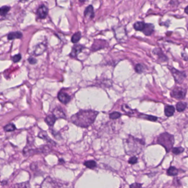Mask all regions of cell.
<instances>
[{"mask_svg":"<svg viewBox=\"0 0 188 188\" xmlns=\"http://www.w3.org/2000/svg\"><path fill=\"white\" fill-rule=\"evenodd\" d=\"M98 112L92 110H81L71 118V122L81 128H88L94 122Z\"/></svg>","mask_w":188,"mask_h":188,"instance_id":"6da1fadb","label":"cell"},{"mask_svg":"<svg viewBox=\"0 0 188 188\" xmlns=\"http://www.w3.org/2000/svg\"><path fill=\"white\" fill-rule=\"evenodd\" d=\"M145 141L142 139L135 138L132 136L125 139L124 141L125 152L128 155H136L140 153L145 145Z\"/></svg>","mask_w":188,"mask_h":188,"instance_id":"7a4b0ae2","label":"cell"},{"mask_svg":"<svg viewBox=\"0 0 188 188\" xmlns=\"http://www.w3.org/2000/svg\"><path fill=\"white\" fill-rule=\"evenodd\" d=\"M40 188H69V184L51 177H47L41 183Z\"/></svg>","mask_w":188,"mask_h":188,"instance_id":"3957f363","label":"cell"},{"mask_svg":"<svg viewBox=\"0 0 188 188\" xmlns=\"http://www.w3.org/2000/svg\"><path fill=\"white\" fill-rule=\"evenodd\" d=\"M157 143L163 146L167 152H168L173 148L174 143L173 135L168 133H163L160 134L157 138Z\"/></svg>","mask_w":188,"mask_h":188,"instance_id":"277c9868","label":"cell"},{"mask_svg":"<svg viewBox=\"0 0 188 188\" xmlns=\"http://www.w3.org/2000/svg\"><path fill=\"white\" fill-rule=\"evenodd\" d=\"M187 89L180 86H176L170 92V96L177 100H183L185 97Z\"/></svg>","mask_w":188,"mask_h":188,"instance_id":"5b68a950","label":"cell"},{"mask_svg":"<svg viewBox=\"0 0 188 188\" xmlns=\"http://www.w3.org/2000/svg\"><path fill=\"white\" fill-rule=\"evenodd\" d=\"M173 76L175 82L178 84H182L186 78V74L184 72L179 71L173 67L169 68Z\"/></svg>","mask_w":188,"mask_h":188,"instance_id":"8992f818","label":"cell"},{"mask_svg":"<svg viewBox=\"0 0 188 188\" xmlns=\"http://www.w3.org/2000/svg\"><path fill=\"white\" fill-rule=\"evenodd\" d=\"M84 46L81 45H75L72 49L71 52L70 53L69 56L72 58H76L80 52L84 49Z\"/></svg>","mask_w":188,"mask_h":188,"instance_id":"52a82bcc","label":"cell"},{"mask_svg":"<svg viewBox=\"0 0 188 188\" xmlns=\"http://www.w3.org/2000/svg\"><path fill=\"white\" fill-rule=\"evenodd\" d=\"M48 8L45 5L40 6L36 12V15L40 19L45 18L48 15Z\"/></svg>","mask_w":188,"mask_h":188,"instance_id":"ba28073f","label":"cell"},{"mask_svg":"<svg viewBox=\"0 0 188 188\" xmlns=\"http://www.w3.org/2000/svg\"><path fill=\"white\" fill-rule=\"evenodd\" d=\"M58 98L61 102L64 104L69 103L71 100V97L69 95L62 91V90L60 91L58 94Z\"/></svg>","mask_w":188,"mask_h":188,"instance_id":"9c48e42d","label":"cell"},{"mask_svg":"<svg viewBox=\"0 0 188 188\" xmlns=\"http://www.w3.org/2000/svg\"><path fill=\"white\" fill-rule=\"evenodd\" d=\"M154 26L151 23H146L144 30L142 31L146 36H150L154 33Z\"/></svg>","mask_w":188,"mask_h":188,"instance_id":"30bf717a","label":"cell"},{"mask_svg":"<svg viewBox=\"0 0 188 188\" xmlns=\"http://www.w3.org/2000/svg\"><path fill=\"white\" fill-rule=\"evenodd\" d=\"M46 49V46L43 43L39 44L36 45L34 52V54L35 56H36L41 55L44 52Z\"/></svg>","mask_w":188,"mask_h":188,"instance_id":"8fae6325","label":"cell"},{"mask_svg":"<svg viewBox=\"0 0 188 188\" xmlns=\"http://www.w3.org/2000/svg\"><path fill=\"white\" fill-rule=\"evenodd\" d=\"M53 114L55 116L57 119L66 118V115L64 112L63 111L62 109L60 107H56L54 109Z\"/></svg>","mask_w":188,"mask_h":188,"instance_id":"7c38bea8","label":"cell"},{"mask_svg":"<svg viewBox=\"0 0 188 188\" xmlns=\"http://www.w3.org/2000/svg\"><path fill=\"white\" fill-rule=\"evenodd\" d=\"M84 14L85 17H88L90 19L94 18V10L92 5H89L88 7H87L84 10Z\"/></svg>","mask_w":188,"mask_h":188,"instance_id":"4fadbf2b","label":"cell"},{"mask_svg":"<svg viewBox=\"0 0 188 188\" xmlns=\"http://www.w3.org/2000/svg\"><path fill=\"white\" fill-rule=\"evenodd\" d=\"M174 112H175V108L173 106L167 105V106H165L164 113L167 117H169L172 116L174 113Z\"/></svg>","mask_w":188,"mask_h":188,"instance_id":"5bb4252c","label":"cell"},{"mask_svg":"<svg viewBox=\"0 0 188 188\" xmlns=\"http://www.w3.org/2000/svg\"><path fill=\"white\" fill-rule=\"evenodd\" d=\"M153 53L154 54H156L158 56L159 58L161 60V61L162 62H164L166 61L167 60V57H166V56H165L163 52L162 51V50L159 49H154L153 51Z\"/></svg>","mask_w":188,"mask_h":188,"instance_id":"9a60e30c","label":"cell"},{"mask_svg":"<svg viewBox=\"0 0 188 188\" xmlns=\"http://www.w3.org/2000/svg\"><path fill=\"white\" fill-rule=\"evenodd\" d=\"M23 35L20 31H15L11 32L8 35L7 39L10 40L15 39H21Z\"/></svg>","mask_w":188,"mask_h":188,"instance_id":"2e32d148","label":"cell"},{"mask_svg":"<svg viewBox=\"0 0 188 188\" xmlns=\"http://www.w3.org/2000/svg\"><path fill=\"white\" fill-rule=\"evenodd\" d=\"M56 119L57 118L53 114L48 115L45 119V121L46 123L48 124V125H49L50 126H53L54 125Z\"/></svg>","mask_w":188,"mask_h":188,"instance_id":"e0dca14e","label":"cell"},{"mask_svg":"<svg viewBox=\"0 0 188 188\" xmlns=\"http://www.w3.org/2000/svg\"><path fill=\"white\" fill-rule=\"evenodd\" d=\"M38 137L40 138L44 139L45 140H46V141L49 142L50 143H55V142H54L52 140H51L50 139L49 137L48 136V134L46 133V132H44V131H41L38 134Z\"/></svg>","mask_w":188,"mask_h":188,"instance_id":"ac0fdd59","label":"cell"},{"mask_svg":"<svg viewBox=\"0 0 188 188\" xmlns=\"http://www.w3.org/2000/svg\"><path fill=\"white\" fill-rule=\"evenodd\" d=\"M145 23L144 22H137L134 24V28L136 31H142L145 25Z\"/></svg>","mask_w":188,"mask_h":188,"instance_id":"d6986e66","label":"cell"},{"mask_svg":"<svg viewBox=\"0 0 188 188\" xmlns=\"http://www.w3.org/2000/svg\"><path fill=\"white\" fill-rule=\"evenodd\" d=\"M84 165L87 168L89 169H94L97 166V162L94 160H89L86 161L84 162Z\"/></svg>","mask_w":188,"mask_h":188,"instance_id":"ffe728a7","label":"cell"},{"mask_svg":"<svg viewBox=\"0 0 188 188\" xmlns=\"http://www.w3.org/2000/svg\"><path fill=\"white\" fill-rule=\"evenodd\" d=\"M187 104L185 102H179L176 104V109L179 112H183L187 108Z\"/></svg>","mask_w":188,"mask_h":188,"instance_id":"44dd1931","label":"cell"},{"mask_svg":"<svg viewBox=\"0 0 188 188\" xmlns=\"http://www.w3.org/2000/svg\"><path fill=\"white\" fill-rule=\"evenodd\" d=\"M11 188H30L29 182L15 184Z\"/></svg>","mask_w":188,"mask_h":188,"instance_id":"7402d4cb","label":"cell"},{"mask_svg":"<svg viewBox=\"0 0 188 188\" xmlns=\"http://www.w3.org/2000/svg\"><path fill=\"white\" fill-rule=\"evenodd\" d=\"M81 38V33L80 31H78L74 34V35L72 36L71 41L72 43L76 44L79 41Z\"/></svg>","mask_w":188,"mask_h":188,"instance_id":"603a6c76","label":"cell"},{"mask_svg":"<svg viewBox=\"0 0 188 188\" xmlns=\"http://www.w3.org/2000/svg\"><path fill=\"white\" fill-rule=\"evenodd\" d=\"M178 170L174 167H170L167 170V174L170 176L177 175L178 174Z\"/></svg>","mask_w":188,"mask_h":188,"instance_id":"cb8c5ba5","label":"cell"},{"mask_svg":"<svg viewBox=\"0 0 188 188\" xmlns=\"http://www.w3.org/2000/svg\"><path fill=\"white\" fill-rule=\"evenodd\" d=\"M4 129L5 132H13V131L15 130L16 127L14 124L9 123L7 124L6 125H5Z\"/></svg>","mask_w":188,"mask_h":188,"instance_id":"d4e9b609","label":"cell"},{"mask_svg":"<svg viewBox=\"0 0 188 188\" xmlns=\"http://www.w3.org/2000/svg\"><path fill=\"white\" fill-rule=\"evenodd\" d=\"M145 65H144V64H141V63L136 64L135 65V71L137 73H139V74H141V73H143L144 70H145Z\"/></svg>","mask_w":188,"mask_h":188,"instance_id":"484cf974","label":"cell"},{"mask_svg":"<svg viewBox=\"0 0 188 188\" xmlns=\"http://www.w3.org/2000/svg\"><path fill=\"white\" fill-rule=\"evenodd\" d=\"M10 10V7L8 6H3L0 8V14L1 16H5L7 14Z\"/></svg>","mask_w":188,"mask_h":188,"instance_id":"4316f807","label":"cell"},{"mask_svg":"<svg viewBox=\"0 0 188 188\" xmlns=\"http://www.w3.org/2000/svg\"><path fill=\"white\" fill-rule=\"evenodd\" d=\"M184 151V148H183L182 147H178V148H172V152L174 155H179L180 153L183 152Z\"/></svg>","mask_w":188,"mask_h":188,"instance_id":"83f0119b","label":"cell"},{"mask_svg":"<svg viewBox=\"0 0 188 188\" xmlns=\"http://www.w3.org/2000/svg\"><path fill=\"white\" fill-rule=\"evenodd\" d=\"M121 117V113L118 112H114L109 114V118L112 119H116Z\"/></svg>","mask_w":188,"mask_h":188,"instance_id":"f1b7e54d","label":"cell"},{"mask_svg":"<svg viewBox=\"0 0 188 188\" xmlns=\"http://www.w3.org/2000/svg\"><path fill=\"white\" fill-rule=\"evenodd\" d=\"M142 118H144L145 119H148L150 121H153V122H155L157 120L158 118L154 116H150V115H142Z\"/></svg>","mask_w":188,"mask_h":188,"instance_id":"f546056e","label":"cell"},{"mask_svg":"<svg viewBox=\"0 0 188 188\" xmlns=\"http://www.w3.org/2000/svg\"><path fill=\"white\" fill-rule=\"evenodd\" d=\"M22 58V56L21 54H15L13 57H12V59L14 63H17L20 61V60Z\"/></svg>","mask_w":188,"mask_h":188,"instance_id":"4dcf8cb0","label":"cell"},{"mask_svg":"<svg viewBox=\"0 0 188 188\" xmlns=\"http://www.w3.org/2000/svg\"><path fill=\"white\" fill-rule=\"evenodd\" d=\"M137 161H138L137 158L134 156L129 159L128 162L131 164H135L137 163Z\"/></svg>","mask_w":188,"mask_h":188,"instance_id":"1f68e13d","label":"cell"},{"mask_svg":"<svg viewBox=\"0 0 188 188\" xmlns=\"http://www.w3.org/2000/svg\"><path fill=\"white\" fill-rule=\"evenodd\" d=\"M130 188H144L142 187V184L140 183H135L130 185Z\"/></svg>","mask_w":188,"mask_h":188,"instance_id":"d6a6232c","label":"cell"},{"mask_svg":"<svg viewBox=\"0 0 188 188\" xmlns=\"http://www.w3.org/2000/svg\"><path fill=\"white\" fill-rule=\"evenodd\" d=\"M28 61L29 62L30 64H35L37 62V60L36 59L34 58V57H29L28 59Z\"/></svg>","mask_w":188,"mask_h":188,"instance_id":"836d02e7","label":"cell"},{"mask_svg":"<svg viewBox=\"0 0 188 188\" xmlns=\"http://www.w3.org/2000/svg\"><path fill=\"white\" fill-rule=\"evenodd\" d=\"M184 12H185V13L187 15H188V6H187V7L185 8V9H184Z\"/></svg>","mask_w":188,"mask_h":188,"instance_id":"e575fe53","label":"cell"},{"mask_svg":"<svg viewBox=\"0 0 188 188\" xmlns=\"http://www.w3.org/2000/svg\"><path fill=\"white\" fill-rule=\"evenodd\" d=\"M187 29L188 30V23H187Z\"/></svg>","mask_w":188,"mask_h":188,"instance_id":"d590c367","label":"cell"}]
</instances>
